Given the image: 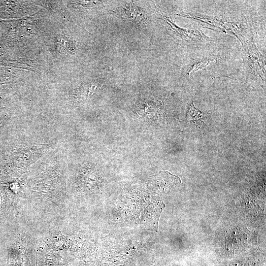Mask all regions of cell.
I'll return each mask as SVG.
<instances>
[{
	"mask_svg": "<svg viewBox=\"0 0 266 266\" xmlns=\"http://www.w3.org/2000/svg\"><path fill=\"white\" fill-rule=\"evenodd\" d=\"M184 17L192 19L204 24L208 26H212L221 31L233 34L243 44V30L241 24L237 21L233 20L225 17H218L204 15L187 13L180 15Z\"/></svg>",
	"mask_w": 266,
	"mask_h": 266,
	"instance_id": "1",
	"label": "cell"
},
{
	"mask_svg": "<svg viewBox=\"0 0 266 266\" xmlns=\"http://www.w3.org/2000/svg\"><path fill=\"white\" fill-rule=\"evenodd\" d=\"M163 20L169 34L176 40L188 44H198L213 39L204 34L200 29L180 28L166 16L163 17Z\"/></svg>",
	"mask_w": 266,
	"mask_h": 266,
	"instance_id": "2",
	"label": "cell"
},
{
	"mask_svg": "<svg viewBox=\"0 0 266 266\" xmlns=\"http://www.w3.org/2000/svg\"><path fill=\"white\" fill-rule=\"evenodd\" d=\"M246 49L248 67L255 75L263 80L266 75L265 59L264 56L253 43L246 45Z\"/></svg>",
	"mask_w": 266,
	"mask_h": 266,
	"instance_id": "3",
	"label": "cell"
},
{
	"mask_svg": "<svg viewBox=\"0 0 266 266\" xmlns=\"http://www.w3.org/2000/svg\"><path fill=\"white\" fill-rule=\"evenodd\" d=\"M123 7V13L130 20L135 24H141L145 20V16L143 14L141 8L133 3L126 4Z\"/></svg>",
	"mask_w": 266,
	"mask_h": 266,
	"instance_id": "4",
	"label": "cell"
},
{
	"mask_svg": "<svg viewBox=\"0 0 266 266\" xmlns=\"http://www.w3.org/2000/svg\"><path fill=\"white\" fill-rule=\"evenodd\" d=\"M186 116L189 121L193 122L197 125H201L206 117L204 113L195 107L193 101L187 107Z\"/></svg>",
	"mask_w": 266,
	"mask_h": 266,
	"instance_id": "5",
	"label": "cell"
},
{
	"mask_svg": "<svg viewBox=\"0 0 266 266\" xmlns=\"http://www.w3.org/2000/svg\"><path fill=\"white\" fill-rule=\"evenodd\" d=\"M213 61V59H207L203 62H199L195 64L192 67L191 70L189 71V73H192L195 72L199 69H201L205 67L211 62Z\"/></svg>",
	"mask_w": 266,
	"mask_h": 266,
	"instance_id": "6",
	"label": "cell"
}]
</instances>
